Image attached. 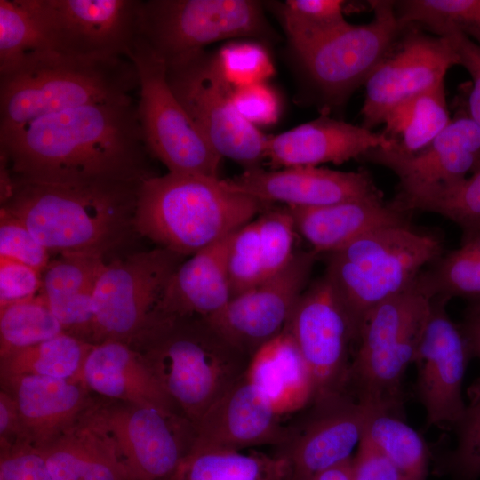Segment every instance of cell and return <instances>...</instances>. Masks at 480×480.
I'll return each instance as SVG.
<instances>
[{
    "label": "cell",
    "instance_id": "6da1fadb",
    "mask_svg": "<svg viewBox=\"0 0 480 480\" xmlns=\"http://www.w3.org/2000/svg\"><path fill=\"white\" fill-rule=\"evenodd\" d=\"M133 98L85 105L0 130L12 180L58 184L142 183L153 177Z\"/></svg>",
    "mask_w": 480,
    "mask_h": 480
},
{
    "label": "cell",
    "instance_id": "7a4b0ae2",
    "mask_svg": "<svg viewBox=\"0 0 480 480\" xmlns=\"http://www.w3.org/2000/svg\"><path fill=\"white\" fill-rule=\"evenodd\" d=\"M140 184L58 185L12 180V192L1 208L19 218L50 253L104 256L135 231Z\"/></svg>",
    "mask_w": 480,
    "mask_h": 480
},
{
    "label": "cell",
    "instance_id": "3957f363",
    "mask_svg": "<svg viewBox=\"0 0 480 480\" xmlns=\"http://www.w3.org/2000/svg\"><path fill=\"white\" fill-rule=\"evenodd\" d=\"M177 409L195 425L240 378L251 357L204 317L158 314L132 344Z\"/></svg>",
    "mask_w": 480,
    "mask_h": 480
},
{
    "label": "cell",
    "instance_id": "277c9868",
    "mask_svg": "<svg viewBox=\"0 0 480 480\" xmlns=\"http://www.w3.org/2000/svg\"><path fill=\"white\" fill-rule=\"evenodd\" d=\"M138 88V72L128 58L39 51L0 73V130L85 105L130 100Z\"/></svg>",
    "mask_w": 480,
    "mask_h": 480
},
{
    "label": "cell",
    "instance_id": "5b68a950",
    "mask_svg": "<svg viewBox=\"0 0 480 480\" xmlns=\"http://www.w3.org/2000/svg\"><path fill=\"white\" fill-rule=\"evenodd\" d=\"M263 206L220 178L168 172L140 184L134 228L162 248L191 256L252 221Z\"/></svg>",
    "mask_w": 480,
    "mask_h": 480
},
{
    "label": "cell",
    "instance_id": "8992f818",
    "mask_svg": "<svg viewBox=\"0 0 480 480\" xmlns=\"http://www.w3.org/2000/svg\"><path fill=\"white\" fill-rule=\"evenodd\" d=\"M444 253L442 240L412 225L369 232L328 253L324 276L357 332L378 305L410 289L421 271Z\"/></svg>",
    "mask_w": 480,
    "mask_h": 480
},
{
    "label": "cell",
    "instance_id": "52a82bcc",
    "mask_svg": "<svg viewBox=\"0 0 480 480\" xmlns=\"http://www.w3.org/2000/svg\"><path fill=\"white\" fill-rule=\"evenodd\" d=\"M430 302L414 284L366 316L350 372L349 387L359 403L374 412L399 416L404 377L413 364Z\"/></svg>",
    "mask_w": 480,
    "mask_h": 480
},
{
    "label": "cell",
    "instance_id": "ba28073f",
    "mask_svg": "<svg viewBox=\"0 0 480 480\" xmlns=\"http://www.w3.org/2000/svg\"><path fill=\"white\" fill-rule=\"evenodd\" d=\"M139 76L137 113L152 156L170 172L219 178L221 156L185 111L166 77V63L141 36L128 53Z\"/></svg>",
    "mask_w": 480,
    "mask_h": 480
},
{
    "label": "cell",
    "instance_id": "9c48e42d",
    "mask_svg": "<svg viewBox=\"0 0 480 480\" xmlns=\"http://www.w3.org/2000/svg\"><path fill=\"white\" fill-rule=\"evenodd\" d=\"M87 416L109 441L127 480H166L190 451L196 425L183 414L95 398Z\"/></svg>",
    "mask_w": 480,
    "mask_h": 480
},
{
    "label": "cell",
    "instance_id": "30bf717a",
    "mask_svg": "<svg viewBox=\"0 0 480 480\" xmlns=\"http://www.w3.org/2000/svg\"><path fill=\"white\" fill-rule=\"evenodd\" d=\"M372 20L348 27L296 53L300 72L322 114L344 106L365 84L402 30L395 1H369Z\"/></svg>",
    "mask_w": 480,
    "mask_h": 480
},
{
    "label": "cell",
    "instance_id": "8fae6325",
    "mask_svg": "<svg viewBox=\"0 0 480 480\" xmlns=\"http://www.w3.org/2000/svg\"><path fill=\"white\" fill-rule=\"evenodd\" d=\"M141 36L165 63L232 38L272 39L261 4L252 0H146Z\"/></svg>",
    "mask_w": 480,
    "mask_h": 480
},
{
    "label": "cell",
    "instance_id": "7c38bea8",
    "mask_svg": "<svg viewBox=\"0 0 480 480\" xmlns=\"http://www.w3.org/2000/svg\"><path fill=\"white\" fill-rule=\"evenodd\" d=\"M183 256L158 247L104 262L93 292L92 344H132L155 321L164 289Z\"/></svg>",
    "mask_w": 480,
    "mask_h": 480
},
{
    "label": "cell",
    "instance_id": "4fadbf2b",
    "mask_svg": "<svg viewBox=\"0 0 480 480\" xmlns=\"http://www.w3.org/2000/svg\"><path fill=\"white\" fill-rule=\"evenodd\" d=\"M166 77L193 123L221 156L246 169L266 159L268 137L236 110L233 88L224 80L214 54L204 50L166 63Z\"/></svg>",
    "mask_w": 480,
    "mask_h": 480
},
{
    "label": "cell",
    "instance_id": "5bb4252c",
    "mask_svg": "<svg viewBox=\"0 0 480 480\" xmlns=\"http://www.w3.org/2000/svg\"><path fill=\"white\" fill-rule=\"evenodd\" d=\"M311 376L316 408L348 396L357 332L343 302L324 275L300 297L284 328Z\"/></svg>",
    "mask_w": 480,
    "mask_h": 480
},
{
    "label": "cell",
    "instance_id": "9a60e30c",
    "mask_svg": "<svg viewBox=\"0 0 480 480\" xmlns=\"http://www.w3.org/2000/svg\"><path fill=\"white\" fill-rule=\"evenodd\" d=\"M51 50L125 57L141 36L142 0H21ZM129 59V58H128Z\"/></svg>",
    "mask_w": 480,
    "mask_h": 480
},
{
    "label": "cell",
    "instance_id": "2e32d148",
    "mask_svg": "<svg viewBox=\"0 0 480 480\" xmlns=\"http://www.w3.org/2000/svg\"><path fill=\"white\" fill-rule=\"evenodd\" d=\"M455 65L459 57L448 37L426 34L416 25L404 27L364 84L362 126L372 131L399 103L444 85Z\"/></svg>",
    "mask_w": 480,
    "mask_h": 480
},
{
    "label": "cell",
    "instance_id": "e0dca14e",
    "mask_svg": "<svg viewBox=\"0 0 480 480\" xmlns=\"http://www.w3.org/2000/svg\"><path fill=\"white\" fill-rule=\"evenodd\" d=\"M317 255L312 250L295 252L280 273L233 297L205 319L228 342L251 357L284 332Z\"/></svg>",
    "mask_w": 480,
    "mask_h": 480
},
{
    "label": "cell",
    "instance_id": "ac0fdd59",
    "mask_svg": "<svg viewBox=\"0 0 480 480\" xmlns=\"http://www.w3.org/2000/svg\"><path fill=\"white\" fill-rule=\"evenodd\" d=\"M449 300L431 299L428 320L413 364L418 370L417 392L428 425L456 426L467 405L462 385L472 357L460 324L447 312Z\"/></svg>",
    "mask_w": 480,
    "mask_h": 480
},
{
    "label": "cell",
    "instance_id": "d6986e66",
    "mask_svg": "<svg viewBox=\"0 0 480 480\" xmlns=\"http://www.w3.org/2000/svg\"><path fill=\"white\" fill-rule=\"evenodd\" d=\"M359 160L384 166L398 178L396 197L453 187L480 169V126L468 111L451 119L425 148L400 155L372 148Z\"/></svg>",
    "mask_w": 480,
    "mask_h": 480
},
{
    "label": "cell",
    "instance_id": "ffe728a7",
    "mask_svg": "<svg viewBox=\"0 0 480 480\" xmlns=\"http://www.w3.org/2000/svg\"><path fill=\"white\" fill-rule=\"evenodd\" d=\"M222 182L228 189L264 204L280 202L294 207H319L384 196L371 173L364 169L342 172L318 166H296L265 171L257 167L246 169Z\"/></svg>",
    "mask_w": 480,
    "mask_h": 480
},
{
    "label": "cell",
    "instance_id": "44dd1931",
    "mask_svg": "<svg viewBox=\"0 0 480 480\" xmlns=\"http://www.w3.org/2000/svg\"><path fill=\"white\" fill-rule=\"evenodd\" d=\"M279 418L244 373L197 421L192 447L241 451L288 443L292 433Z\"/></svg>",
    "mask_w": 480,
    "mask_h": 480
},
{
    "label": "cell",
    "instance_id": "7402d4cb",
    "mask_svg": "<svg viewBox=\"0 0 480 480\" xmlns=\"http://www.w3.org/2000/svg\"><path fill=\"white\" fill-rule=\"evenodd\" d=\"M391 146L382 132L322 114L280 134L268 136L265 157L275 168L340 164L359 160L372 148Z\"/></svg>",
    "mask_w": 480,
    "mask_h": 480
},
{
    "label": "cell",
    "instance_id": "603a6c76",
    "mask_svg": "<svg viewBox=\"0 0 480 480\" xmlns=\"http://www.w3.org/2000/svg\"><path fill=\"white\" fill-rule=\"evenodd\" d=\"M1 388L14 397L28 441L37 449L74 426L96 398L82 378L24 376L2 382Z\"/></svg>",
    "mask_w": 480,
    "mask_h": 480
},
{
    "label": "cell",
    "instance_id": "cb8c5ba5",
    "mask_svg": "<svg viewBox=\"0 0 480 480\" xmlns=\"http://www.w3.org/2000/svg\"><path fill=\"white\" fill-rule=\"evenodd\" d=\"M317 410L303 431L292 437L290 451L284 454L291 463L292 479L314 477L353 457L372 411L349 396Z\"/></svg>",
    "mask_w": 480,
    "mask_h": 480
},
{
    "label": "cell",
    "instance_id": "d4e9b609",
    "mask_svg": "<svg viewBox=\"0 0 480 480\" xmlns=\"http://www.w3.org/2000/svg\"><path fill=\"white\" fill-rule=\"evenodd\" d=\"M296 230L316 254L335 252L360 236L387 227L411 225L409 213L383 197L344 201L319 207L285 206Z\"/></svg>",
    "mask_w": 480,
    "mask_h": 480
},
{
    "label": "cell",
    "instance_id": "484cf974",
    "mask_svg": "<svg viewBox=\"0 0 480 480\" xmlns=\"http://www.w3.org/2000/svg\"><path fill=\"white\" fill-rule=\"evenodd\" d=\"M81 377L95 396L180 412L140 353L127 343L106 340L93 344Z\"/></svg>",
    "mask_w": 480,
    "mask_h": 480
},
{
    "label": "cell",
    "instance_id": "4316f807",
    "mask_svg": "<svg viewBox=\"0 0 480 480\" xmlns=\"http://www.w3.org/2000/svg\"><path fill=\"white\" fill-rule=\"evenodd\" d=\"M234 233L179 265L164 289L158 313L206 318L227 305L232 299L227 260Z\"/></svg>",
    "mask_w": 480,
    "mask_h": 480
},
{
    "label": "cell",
    "instance_id": "83f0119b",
    "mask_svg": "<svg viewBox=\"0 0 480 480\" xmlns=\"http://www.w3.org/2000/svg\"><path fill=\"white\" fill-rule=\"evenodd\" d=\"M104 262L95 252H62L42 272L39 293L64 332L90 343L93 292Z\"/></svg>",
    "mask_w": 480,
    "mask_h": 480
},
{
    "label": "cell",
    "instance_id": "f1b7e54d",
    "mask_svg": "<svg viewBox=\"0 0 480 480\" xmlns=\"http://www.w3.org/2000/svg\"><path fill=\"white\" fill-rule=\"evenodd\" d=\"M245 376L280 417L313 401L310 373L293 340L285 331L251 356Z\"/></svg>",
    "mask_w": 480,
    "mask_h": 480
},
{
    "label": "cell",
    "instance_id": "f546056e",
    "mask_svg": "<svg viewBox=\"0 0 480 480\" xmlns=\"http://www.w3.org/2000/svg\"><path fill=\"white\" fill-rule=\"evenodd\" d=\"M37 450L53 480H127L109 441L87 412L74 426Z\"/></svg>",
    "mask_w": 480,
    "mask_h": 480
},
{
    "label": "cell",
    "instance_id": "4dcf8cb0",
    "mask_svg": "<svg viewBox=\"0 0 480 480\" xmlns=\"http://www.w3.org/2000/svg\"><path fill=\"white\" fill-rule=\"evenodd\" d=\"M292 467L285 455L191 447L166 480H288Z\"/></svg>",
    "mask_w": 480,
    "mask_h": 480
},
{
    "label": "cell",
    "instance_id": "1f68e13d",
    "mask_svg": "<svg viewBox=\"0 0 480 480\" xmlns=\"http://www.w3.org/2000/svg\"><path fill=\"white\" fill-rule=\"evenodd\" d=\"M450 121L444 84L396 105L385 117L382 133L392 144L388 150L413 155L429 145Z\"/></svg>",
    "mask_w": 480,
    "mask_h": 480
},
{
    "label": "cell",
    "instance_id": "d6a6232c",
    "mask_svg": "<svg viewBox=\"0 0 480 480\" xmlns=\"http://www.w3.org/2000/svg\"><path fill=\"white\" fill-rule=\"evenodd\" d=\"M93 344L63 332L0 357L1 383L24 376L82 378L84 360Z\"/></svg>",
    "mask_w": 480,
    "mask_h": 480
},
{
    "label": "cell",
    "instance_id": "836d02e7",
    "mask_svg": "<svg viewBox=\"0 0 480 480\" xmlns=\"http://www.w3.org/2000/svg\"><path fill=\"white\" fill-rule=\"evenodd\" d=\"M415 284L430 299L460 298L480 305V229L425 268Z\"/></svg>",
    "mask_w": 480,
    "mask_h": 480
},
{
    "label": "cell",
    "instance_id": "e575fe53",
    "mask_svg": "<svg viewBox=\"0 0 480 480\" xmlns=\"http://www.w3.org/2000/svg\"><path fill=\"white\" fill-rule=\"evenodd\" d=\"M364 436L392 462L403 480L427 479L426 443L399 416L371 411Z\"/></svg>",
    "mask_w": 480,
    "mask_h": 480
},
{
    "label": "cell",
    "instance_id": "d590c367",
    "mask_svg": "<svg viewBox=\"0 0 480 480\" xmlns=\"http://www.w3.org/2000/svg\"><path fill=\"white\" fill-rule=\"evenodd\" d=\"M345 1L286 0L277 16L294 54L302 52L350 25L343 15Z\"/></svg>",
    "mask_w": 480,
    "mask_h": 480
},
{
    "label": "cell",
    "instance_id": "8d00e7d4",
    "mask_svg": "<svg viewBox=\"0 0 480 480\" xmlns=\"http://www.w3.org/2000/svg\"><path fill=\"white\" fill-rule=\"evenodd\" d=\"M392 204L410 213L431 212L455 223L465 239L480 229V169L462 182L441 190L394 197Z\"/></svg>",
    "mask_w": 480,
    "mask_h": 480
},
{
    "label": "cell",
    "instance_id": "74e56055",
    "mask_svg": "<svg viewBox=\"0 0 480 480\" xmlns=\"http://www.w3.org/2000/svg\"><path fill=\"white\" fill-rule=\"evenodd\" d=\"M395 11L403 28L416 25L436 36L455 29L480 46V0H402Z\"/></svg>",
    "mask_w": 480,
    "mask_h": 480
},
{
    "label": "cell",
    "instance_id": "f35d334b",
    "mask_svg": "<svg viewBox=\"0 0 480 480\" xmlns=\"http://www.w3.org/2000/svg\"><path fill=\"white\" fill-rule=\"evenodd\" d=\"M65 332L40 293L0 308V357Z\"/></svg>",
    "mask_w": 480,
    "mask_h": 480
},
{
    "label": "cell",
    "instance_id": "ab89813d",
    "mask_svg": "<svg viewBox=\"0 0 480 480\" xmlns=\"http://www.w3.org/2000/svg\"><path fill=\"white\" fill-rule=\"evenodd\" d=\"M50 49L21 0H0V73L26 56Z\"/></svg>",
    "mask_w": 480,
    "mask_h": 480
},
{
    "label": "cell",
    "instance_id": "60d3db41",
    "mask_svg": "<svg viewBox=\"0 0 480 480\" xmlns=\"http://www.w3.org/2000/svg\"><path fill=\"white\" fill-rule=\"evenodd\" d=\"M214 58L222 77L233 89L265 83L275 72L266 48L256 42L228 44Z\"/></svg>",
    "mask_w": 480,
    "mask_h": 480
},
{
    "label": "cell",
    "instance_id": "b9f144b4",
    "mask_svg": "<svg viewBox=\"0 0 480 480\" xmlns=\"http://www.w3.org/2000/svg\"><path fill=\"white\" fill-rule=\"evenodd\" d=\"M256 221L265 281L280 273L292 259L296 228L286 207L268 210Z\"/></svg>",
    "mask_w": 480,
    "mask_h": 480
},
{
    "label": "cell",
    "instance_id": "7bdbcfd3",
    "mask_svg": "<svg viewBox=\"0 0 480 480\" xmlns=\"http://www.w3.org/2000/svg\"><path fill=\"white\" fill-rule=\"evenodd\" d=\"M227 267L232 298L264 282L256 220L246 223L233 234Z\"/></svg>",
    "mask_w": 480,
    "mask_h": 480
},
{
    "label": "cell",
    "instance_id": "ee69618b",
    "mask_svg": "<svg viewBox=\"0 0 480 480\" xmlns=\"http://www.w3.org/2000/svg\"><path fill=\"white\" fill-rule=\"evenodd\" d=\"M457 444L451 453L447 468L455 480L480 478V396L471 399L455 426Z\"/></svg>",
    "mask_w": 480,
    "mask_h": 480
},
{
    "label": "cell",
    "instance_id": "f6af8a7d",
    "mask_svg": "<svg viewBox=\"0 0 480 480\" xmlns=\"http://www.w3.org/2000/svg\"><path fill=\"white\" fill-rule=\"evenodd\" d=\"M0 257L24 263L41 273L51 260L49 251L29 228L4 208L0 210Z\"/></svg>",
    "mask_w": 480,
    "mask_h": 480
},
{
    "label": "cell",
    "instance_id": "bcb514c9",
    "mask_svg": "<svg viewBox=\"0 0 480 480\" xmlns=\"http://www.w3.org/2000/svg\"><path fill=\"white\" fill-rule=\"evenodd\" d=\"M232 100L241 116L254 126L272 124L279 116V100L265 83L234 89Z\"/></svg>",
    "mask_w": 480,
    "mask_h": 480
},
{
    "label": "cell",
    "instance_id": "7dc6e473",
    "mask_svg": "<svg viewBox=\"0 0 480 480\" xmlns=\"http://www.w3.org/2000/svg\"><path fill=\"white\" fill-rule=\"evenodd\" d=\"M41 286L40 271L0 257V308L36 296Z\"/></svg>",
    "mask_w": 480,
    "mask_h": 480
},
{
    "label": "cell",
    "instance_id": "c3c4849f",
    "mask_svg": "<svg viewBox=\"0 0 480 480\" xmlns=\"http://www.w3.org/2000/svg\"><path fill=\"white\" fill-rule=\"evenodd\" d=\"M0 480H53L44 458L30 444L0 450Z\"/></svg>",
    "mask_w": 480,
    "mask_h": 480
},
{
    "label": "cell",
    "instance_id": "681fc988",
    "mask_svg": "<svg viewBox=\"0 0 480 480\" xmlns=\"http://www.w3.org/2000/svg\"><path fill=\"white\" fill-rule=\"evenodd\" d=\"M439 36L448 37L463 66L472 78V88L468 100V113L480 126V46L463 33L446 29Z\"/></svg>",
    "mask_w": 480,
    "mask_h": 480
},
{
    "label": "cell",
    "instance_id": "f907efd6",
    "mask_svg": "<svg viewBox=\"0 0 480 480\" xmlns=\"http://www.w3.org/2000/svg\"><path fill=\"white\" fill-rule=\"evenodd\" d=\"M353 480H403L392 462L364 435L352 459Z\"/></svg>",
    "mask_w": 480,
    "mask_h": 480
},
{
    "label": "cell",
    "instance_id": "816d5d0a",
    "mask_svg": "<svg viewBox=\"0 0 480 480\" xmlns=\"http://www.w3.org/2000/svg\"><path fill=\"white\" fill-rule=\"evenodd\" d=\"M30 444L16 401L4 388L0 391V450ZM31 445V444H30Z\"/></svg>",
    "mask_w": 480,
    "mask_h": 480
},
{
    "label": "cell",
    "instance_id": "f5cc1de1",
    "mask_svg": "<svg viewBox=\"0 0 480 480\" xmlns=\"http://www.w3.org/2000/svg\"><path fill=\"white\" fill-rule=\"evenodd\" d=\"M468 343L472 357L480 361V305H469L463 323L460 324ZM471 399L480 396V377L468 389Z\"/></svg>",
    "mask_w": 480,
    "mask_h": 480
},
{
    "label": "cell",
    "instance_id": "db71d44e",
    "mask_svg": "<svg viewBox=\"0 0 480 480\" xmlns=\"http://www.w3.org/2000/svg\"><path fill=\"white\" fill-rule=\"evenodd\" d=\"M352 459L316 474L313 480H353Z\"/></svg>",
    "mask_w": 480,
    "mask_h": 480
},
{
    "label": "cell",
    "instance_id": "11a10c76",
    "mask_svg": "<svg viewBox=\"0 0 480 480\" xmlns=\"http://www.w3.org/2000/svg\"><path fill=\"white\" fill-rule=\"evenodd\" d=\"M292 480H313V477H300V478H293Z\"/></svg>",
    "mask_w": 480,
    "mask_h": 480
}]
</instances>
